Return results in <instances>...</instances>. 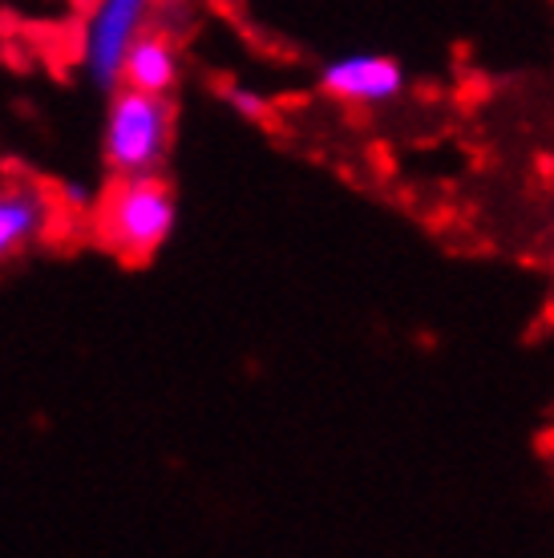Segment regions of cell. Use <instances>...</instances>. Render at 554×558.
<instances>
[{
    "mask_svg": "<svg viewBox=\"0 0 554 558\" xmlns=\"http://www.w3.org/2000/svg\"><path fill=\"white\" fill-rule=\"evenodd\" d=\"M106 113V167L122 174H150L162 167L174 134V106L162 94H142L130 85L110 89Z\"/></svg>",
    "mask_w": 554,
    "mask_h": 558,
    "instance_id": "2",
    "label": "cell"
},
{
    "mask_svg": "<svg viewBox=\"0 0 554 558\" xmlns=\"http://www.w3.org/2000/svg\"><path fill=\"white\" fill-rule=\"evenodd\" d=\"M227 101H231V110H236L239 118H248V122H267V118H272V101H267L264 94L248 89V85H231V89H227Z\"/></svg>",
    "mask_w": 554,
    "mask_h": 558,
    "instance_id": "7",
    "label": "cell"
},
{
    "mask_svg": "<svg viewBox=\"0 0 554 558\" xmlns=\"http://www.w3.org/2000/svg\"><path fill=\"white\" fill-rule=\"evenodd\" d=\"M320 89L348 106H388L405 94L401 61L385 53H345L320 70Z\"/></svg>",
    "mask_w": 554,
    "mask_h": 558,
    "instance_id": "4",
    "label": "cell"
},
{
    "mask_svg": "<svg viewBox=\"0 0 554 558\" xmlns=\"http://www.w3.org/2000/svg\"><path fill=\"white\" fill-rule=\"evenodd\" d=\"M53 223V198L33 182L0 186V259H13Z\"/></svg>",
    "mask_w": 554,
    "mask_h": 558,
    "instance_id": "5",
    "label": "cell"
},
{
    "mask_svg": "<svg viewBox=\"0 0 554 558\" xmlns=\"http://www.w3.org/2000/svg\"><path fill=\"white\" fill-rule=\"evenodd\" d=\"M154 0H97L85 21L82 65L97 89H118L122 57L150 21Z\"/></svg>",
    "mask_w": 554,
    "mask_h": 558,
    "instance_id": "3",
    "label": "cell"
},
{
    "mask_svg": "<svg viewBox=\"0 0 554 558\" xmlns=\"http://www.w3.org/2000/svg\"><path fill=\"white\" fill-rule=\"evenodd\" d=\"M65 198H70V207H77V210H82L85 203H89V195H85L82 186H65Z\"/></svg>",
    "mask_w": 554,
    "mask_h": 558,
    "instance_id": "8",
    "label": "cell"
},
{
    "mask_svg": "<svg viewBox=\"0 0 554 558\" xmlns=\"http://www.w3.org/2000/svg\"><path fill=\"white\" fill-rule=\"evenodd\" d=\"M179 73H182L179 45L170 41L167 33L142 28L122 57V77H118V85H130V89H142V94H162V98H170L174 85H179Z\"/></svg>",
    "mask_w": 554,
    "mask_h": 558,
    "instance_id": "6",
    "label": "cell"
},
{
    "mask_svg": "<svg viewBox=\"0 0 554 558\" xmlns=\"http://www.w3.org/2000/svg\"><path fill=\"white\" fill-rule=\"evenodd\" d=\"M179 223V198L170 191L167 179L150 174H122L101 198L97 231L106 239V247L122 259H150L158 247L174 235Z\"/></svg>",
    "mask_w": 554,
    "mask_h": 558,
    "instance_id": "1",
    "label": "cell"
}]
</instances>
